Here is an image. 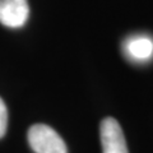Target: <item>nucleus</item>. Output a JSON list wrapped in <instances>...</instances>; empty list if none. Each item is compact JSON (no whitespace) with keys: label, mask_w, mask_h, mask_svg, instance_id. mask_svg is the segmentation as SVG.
I'll return each instance as SVG.
<instances>
[{"label":"nucleus","mask_w":153,"mask_h":153,"mask_svg":"<svg viewBox=\"0 0 153 153\" xmlns=\"http://www.w3.org/2000/svg\"><path fill=\"white\" fill-rule=\"evenodd\" d=\"M8 126V110L4 101L0 98V138L5 135Z\"/></svg>","instance_id":"nucleus-5"},{"label":"nucleus","mask_w":153,"mask_h":153,"mask_svg":"<svg viewBox=\"0 0 153 153\" xmlns=\"http://www.w3.org/2000/svg\"><path fill=\"white\" fill-rule=\"evenodd\" d=\"M125 52L133 60L146 61L153 56V41L146 36L131 37L125 42Z\"/></svg>","instance_id":"nucleus-4"},{"label":"nucleus","mask_w":153,"mask_h":153,"mask_svg":"<svg viewBox=\"0 0 153 153\" xmlns=\"http://www.w3.org/2000/svg\"><path fill=\"white\" fill-rule=\"evenodd\" d=\"M103 153H129L123 129L112 117H106L100 128Z\"/></svg>","instance_id":"nucleus-2"},{"label":"nucleus","mask_w":153,"mask_h":153,"mask_svg":"<svg viewBox=\"0 0 153 153\" xmlns=\"http://www.w3.org/2000/svg\"><path fill=\"white\" fill-rule=\"evenodd\" d=\"M28 16L30 7L27 0H0V23L5 27H22Z\"/></svg>","instance_id":"nucleus-3"},{"label":"nucleus","mask_w":153,"mask_h":153,"mask_svg":"<svg viewBox=\"0 0 153 153\" xmlns=\"http://www.w3.org/2000/svg\"><path fill=\"white\" fill-rule=\"evenodd\" d=\"M27 137L31 148L36 153H68L63 138L45 124L31 126Z\"/></svg>","instance_id":"nucleus-1"}]
</instances>
